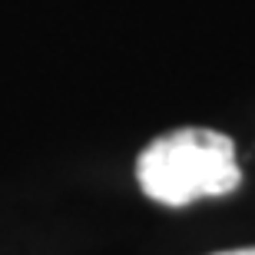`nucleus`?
<instances>
[{"label":"nucleus","mask_w":255,"mask_h":255,"mask_svg":"<svg viewBox=\"0 0 255 255\" xmlns=\"http://www.w3.org/2000/svg\"><path fill=\"white\" fill-rule=\"evenodd\" d=\"M136 179L152 202L182 209L196 199L229 196L239 189L242 169L229 136L192 126L152 139L136 159Z\"/></svg>","instance_id":"nucleus-1"},{"label":"nucleus","mask_w":255,"mask_h":255,"mask_svg":"<svg viewBox=\"0 0 255 255\" xmlns=\"http://www.w3.org/2000/svg\"><path fill=\"white\" fill-rule=\"evenodd\" d=\"M216 255H255V249H232V252H216Z\"/></svg>","instance_id":"nucleus-2"}]
</instances>
